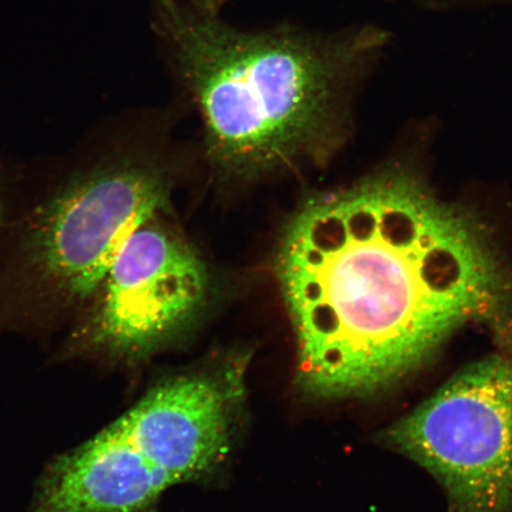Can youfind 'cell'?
<instances>
[{
  "mask_svg": "<svg viewBox=\"0 0 512 512\" xmlns=\"http://www.w3.org/2000/svg\"><path fill=\"white\" fill-rule=\"evenodd\" d=\"M277 268L299 380L324 398L400 380L507 290L477 220L399 168L306 203Z\"/></svg>",
  "mask_w": 512,
  "mask_h": 512,
  "instance_id": "obj_1",
  "label": "cell"
},
{
  "mask_svg": "<svg viewBox=\"0 0 512 512\" xmlns=\"http://www.w3.org/2000/svg\"><path fill=\"white\" fill-rule=\"evenodd\" d=\"M223 4L155 0L157 29L200 108L210 155L235 174L258 175L323 143L347 81L389 35L373 25L329 35L245 30L223 17Z\"/></svg>",
  "mask_w": 512,
  "mask_h": 512,
  "instance_id": "obj_2",
  "label": "cell"
},
{
  "mask_svg": "<svg viewBox=\"0 0 512 512\" xmlns=\"http://www.w3.org/2000/svg\"><path fill=\"white\" fill-rule=\"evenodd\" d=\"M163 165L104 118L60 152L22 160L0 229V307L79 310L125 241L168 208Z\"/></svg>",
  "mask_w": 512,
  "mask_h": 512,
  "instance_id": "obj_3",
  "label": "cell"
},
{
  "mask_svg": "<svg viewBox=\"0 0 512 512\" xmlns=\"http://www.w3.org/2000/svg\"><path fill=\"white\" fill-rule=\"evenodd\" d=\"M232 394L208 376L152 389L87 443L55 459L29 512H146L220 462Z\"/></svg>",
  "mask_w": 512,
  "mask_h": 512,
  "instance_id": "obj_4",
  "label": "cell"
},
{
  "mask_svg": "<svg viewBox=\"0 0 512 512\" xmlns=\"http://www.w3.org/2000/svg\"><path fill=\"white\" fill-rule=\"evenodd\" d=\"M384 439L444 485L451 512H512V361L460 371Z\"/></svg>",
  "mask_w": 512,
  "mask_h": 512,
  "instance_id": "obj_5",
  "label": "cell"
},
{
  "mask_svg": "<svg viewBox=\"0 0 512 512\" xmlns=\"http://www.w3.org/2000/svg\"><path fill=\"white\" fill-rule=\"evenodd\" d=\"M209 272L175 229L151 217L134 230L87 302L79 332L93 347L140 356L202 309Z\"/></svg>",
  "mask_w": 512,
  "mask_h": 512,
  "instance_id": "obj_6",
  "label": "cell"
},
{
  "mask_svg": "<svg viewBox=\"0 0 512 512\" xmlns=\"http://www.w3.org/2000/svg\"><path fill=\"white\" fill-rule=\"evenodd\" d=\"M22 160L0 152V229L3 227L14 198Z\"/></svg>",
  "mask_w": 512,
  "mask_h": 512,
  "instance_id": "obj_7",
  "label": "cell"
},
{
  "mask_svg": "<svg viewBox=\"0 0 512 512\" xmlns=\"http://www.w3.org/2000/svg\"><path fill=\"white\" fill-rule=\"evenodd\" d=\"M428 8L433 9H454L464 8V6H475L484 4H494L505 2V0H421ZM512 2V0H510Z\"/></svg>",
  "mask_w": 512,
  "mask_h": 512,
  "instance_id": "obj_8",
  "label": "cell"
}]
</instances>
